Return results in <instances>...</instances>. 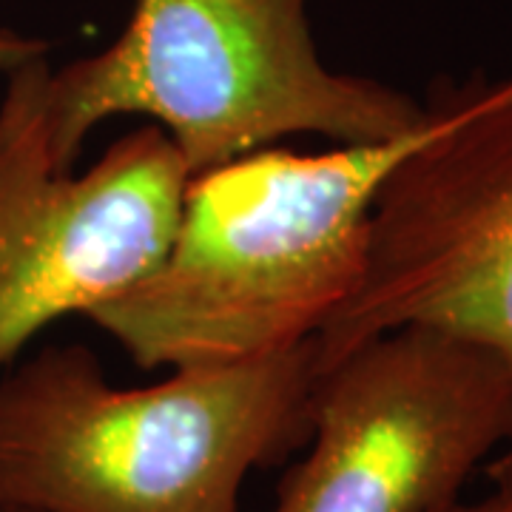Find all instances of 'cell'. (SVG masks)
I'll return each instance as SVG.
<instances>
[{
    "instance_id": "1",
    "label": "cell",
    "mask_w": 512,
    "mask_h": 512,
    "mask_svg": "<svg viewBox=\"0 0 512 512\" xmlns=\"http://www.w3.org/2000/svg\"><path fill=\"white\" fill-rule=\"evenodd\" d=\"M0 128L46 171L69 174L109 117L143 114L197 177L291 134L336 146L416 131L427 106L370 77L330 72L313 46L308 0H134L120 37L49 69L6 74Z\"/></svg>"
},
{
    "instance_id": "2",
    "label": "cell",
    "mask_w": 512,
    "mask_h": 512,
    "mask_svg": "<svg viewBox=\"0 0 512 512\" xmlns=\"http://www.w3.org/2000/svg\"><path fill=\"white\" fill-rule=\"evenodd\" d=\"M424 126L325 154L259 148L185 185L160 265L86 313L131 362L228 365L316 339L365 274L373 202Z\"/></svg>"
},
{
    "instance_id": "3",
    "label": "cell",
    "mask_w": 512,
    "mask_h": 512,
    "mask_svg": "<svg viewBox=\"0 0 512 512\" xmlns=\"http://www.w3.org/2000/svg\"><path fill=\"white\" fill-rule=\"evenodd\" d=\"M316 345L177 367L114 387L86 345L0 376V507L20 512H239L254 470L311 439Z\"/></svg>"
},
{
    "instance_id": "4",
    "label": "cell",
    "mask_w": 512,
    "mask_h": 512,
    "mask_svg": "<svg viewBox=\"0 0 512 512\" xmlns=\"http://www.w3.org/2000/svg\"><path fill=\"white\" fill-rule=\"evenodd\" d=\"M430 126L373 202L365 274L316 333V367L421 325L512 365V77L439 80Z\"/></svg>"
},
{
    "instance_id": "5",
    "label": "cell",
    "mask_w": 512,
    "mask_h": 512,
    "mask_svg": "<svg viewBox=\"0 0 512 512\" xmlns=\"http://www.w3.org/2000/svg\"><path fill=\"white\" fill-rule=\"evenodd\" d=\"M305 447L271 512L439 510L512 447V365L444 330H387L319 370Z\"/></svg>"
},
{
    "instance_id": "6",
    "label": "cell",
    "mask_w": 512,
    "mask_h": 512,
    "mask_svg": "<svg viewBox=\"0 0 512 512\" xmlns=\"http://www.w3.org/2000/svg\"><path fill=\"white\" fill-rule=\"evenodd\" d=\"M188 180L160 126L128 131L83 174H49L0 137V367L52 322L86 316L151 274Z\"/></svg>"
},
{
    "instance_id": "7",
    "label": "cell",
    "mask_w": 512,
    "mask_h": 512,
    "mask_svg": "<svg viewBox=\"0 0 512 512\" xmlns=\"http://www.w3.org/2000/svg\"><path fill=\"white\" fill-rule=\"evenodd\" d=\"M490 490L478 498H453L433 512H512V447L501 450L484 464Z\"/></svg>"
},
{
    "instance_id": "8",
    "label": "cell",
    "mask_w": 512,
    "mask_h": 512,
    "mask_svg": "<svg viewBox=\"0 0 512 512\" xmlns=\"http://www.w3.org/2000/svg\"><path fill=\"white\" fill-rule=\"evenodd\" d=\"M49 55V43L40 37L20 35L15 29H0V74H9L32 63L37 57Z\"/></svg>"
},
{
    "instance_id": "9",
    "label": "cell",
    "mask_w": 512,
    "mask_h": 512,
    "mask_svg": "<svg viewBox=\"0 0 512 512\" xmlns=\"http://www.w3.org/2000/svg\"><path fill=\"white\" fill-rule=\"evenodd\" d=\"M0 512H20V510H6V507H0Z\"/></svg>"
}]
</instances>
